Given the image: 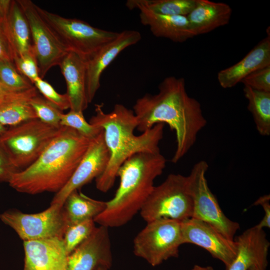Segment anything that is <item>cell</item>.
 I'll use <instances>...</instances> for the list:
<instances>
[{"label":"cell","instance_id":"ac0fdd59","mask_svg":"<svg viewBox=\"0 0 270 270\" xmlns=\"http://www.w3.org/2000/svg\"><path fill=\"white\" fill-rule=\"evenodd\" d=\"M234 240L236 254L227 270H248L252 266L266 270L270 243L263 229L255 226L245 230Z\"/></svg>","mask_w":270,"mask_h":270},{"label":"cell","instance_id":"9c48e42d","mask_svg":"<svg viewBox=\"0 0 270 270\" xmlns=\"http://www.w3.org/2000/svg\"><path fill=\"white\" fill-rule=\"evenodd\" d=\"M208 168L206 162L200 160L193 166L186 176L188 190L192 201V218L209 224L226 238L233 240L240 228V224L225 215L210 190L206 178Z\"/></svg>","mask_w":270,"mask_h":270},{"label":"cell","instance_id":"30bf717a","mask_svg":"<svg viewBox=\"0 0 270 270\" xmlns=\"http://www.w3.org/2000/svg\"><path fill=\"white\" fill-rule=\"evenodd\" d=\"M0 219L23 241L63 238L69 224L64 205L58 204H50L47 209L36 214L7 210L0 215Z\"/></svg>","mask_w":270,"mask_h":270},{"label":"cell","instance_id":"d590c367","mask_svg":"<svg viewBox=\"0 0 270 270\" xmlns=\"http://www.w3.org/2000/svg\"><path fill=\"white\" fill-rule=\"evenodd\" d=\"M17 172L18 170L0 144V182H8L13 174Z\"/></svg>","mask_w":270,"mask_h":270},{"label":"cell","instance_id":"1f68e13d","mask_svg":"<svg viewBox=\"0 0 270 270\" xmlns=\"http://www.w3.org/2000/svg\"><path fill=\"white\" fill-rule=\"evenodd\" d=\"M13 63L18 71L33 84L36 80L40 78L38 63L34 52L16 56Z\"/></svg>","mask_w":270,"mask_h":270},{"label":"cell","instance_id":"d6986e66","mask_svg":"<svg viewBox=\"0 0 270 270\" xmlns=\"http://www.w3.org/2000/svg\"><path fill=\"white\" fill-rule=\"evenodd\" d=\"M270 66V36L263 38L243 58L220 70L218 80L224 88L234 87L252 72Z\"/></svg>","mask_w":270,"mask_h":270},{"label":"cell","instance_id":"7402d4cb","mask_svg":"<svg viewBox=\"0 0 270 270\" xmlns=\"http://www.w3.org/2000/svg\"><path fill=\"white\" fill-rule=\"evenodd\" d=\"M4 22L16 56L32 52L29 25L17 0H12L8 14Z\"/></svg>","mask_w":270,"mask_h":270},{"label":"cell","instance_id":"83f0119b","mask_svg":"<svg viewBox=\"0 0 270 270\" xmlns=\"http://www.w3.org/2000/svg\"><path fill=\"white\" fill-rule=\"evenodd\" d=\"M29 104L38 120L57 128L61 127L60 122L64 113L50 102L37 94L29 100Z\"/></svg>","mask_w":270,"mask_h":270},{"label":"cell","instance_id":"b9f144b4","mask_svg":"<svg viewBox=\"0 0 270 270\" xmlns=\"http://www.w3.org/2000/svg\"><path fill=\"white\" fill-rule=\"evenodd\" d=\"M248 270H264L257 266H252Z\"/></svg>","mask_w":270,"mask_h":270},{"label":"cell","instance_id":"ba28073f","mask_svg":"<svg viewBox=\"0 0 270 270\" xmlns=\"http://www.w3.org/2000/svg\"><path fill=\"white\" fill-rule=\"evenodd\" d=\"M180 222L162 218L146 222L134 240V254L152 266L178 257L183 244Z\"/></svg>","mask_w":270,"mask_h":270},{"label":"cell","instance_id":"836d02e7","mask_svg":"<svg viewBox=\"0 0 270 270\" xmlns=\"http://www.w3.org/2000/svg\"><path fill=\"white\" fill-rule=\"evenodd\" d=\"M37 94L35 86L27 90L14 91L7 88L0 80V106L16 100H30Z\"/></svg>","mask_w":270,"mask_h":270},{"label":"cell","instance_id":"4fadbf2b","mask_svg":"<svg viewBox=\"0 0 270 270\" xmlns=\"http://www.w3.org/2000/svg\"><path fill=\"white\" fill-rule=\"evenodd\" d=\"M110 154L102 132L90 140L82 160L66 184L53 198L50 204L64 205L66 199L73 191L97 178L105 170Z\"/></svg>","mask_w":270,"mask_h":270},{"label":"cell","instance_id":"60d3db41","mask_svg":"<svg viewBox=\"0 0 270 270\" xmlns=\"http://www.w3.org/2000/svg\"><path fill=\"white\" fill-rule=\"evenodd\" d=\"M110 268L106 266H100L98 267L95 270H108Z\"/></svg>","mask_w":270,"mask_h":270},{"label":"cell","instance_id":"74e56055","mask_svg":"<svg viewBox=\"0 0 270 270\" xmlns=\"http://www.w3.org/2000/svg\"><path fill=\"white\" fill-rule=\"evenodd\" d=\"M12 0H0V20H5L8 14Z\"/></svg>","mask_w":270,"mask_h":270},{"label":"cell","instance_id":"277c9868","mask_svg":"<svg viewBox=\"0 0 270 270\" xmlns=\"http://www.w3.org/2000/svg\"><path fill=\"white\" fill-rule=\"evenodd\" d=\"M166 160L160 152H140L128 158L117 173L120 184L104 210L94 220L108 228L122 226L141 210L161 175Z\"/></svg>","mask_w":270,"mask_h":270},{"label":"cell","instance_id":"5b68a950","mask_svg":"<svg viewBox=\"0 0 270 270\" xmlns=\"http://www.w3.org/2000/svg\"><path fill=\"white\" fill-rule=\"evenodd\" d=\"M60 128L46 124L38 119L32 120L7 128L0 136V144L20 171L38 158Z\"/></svg>","mask_w":270,"mask_h":270},{"label":"cell","instance_id":"44dd1931","mask_svg":"<svg viewBox=\"0 0 270 270\" xmlns=\"http://www.w3.org/2000/svg\"><path fill=\"white\" fill-rule=\"evenodd\" d=\"M232 14V8L226 3L196 0L194 8L186 18L196 36L228 24Z\"/></svg>","mask_w":270,"mask_h":270},{"label":"cell","instance_id":"7c38bea8","mask_svg":"<svg viewBox=\"0 0 270 270\" xmlns=\"http://www.w3.org/2000/svg\"><path fill=\"white\" fill-rule=\"evenodd\" d=\"M180 225L183 244L204 248L222 261L226 270L229 268L237 252L234 240L228 239L209 224L193 218L181 221Z\"/></svg>","mask_w":270,"mask_h":270},{"label":"cell","instance_id":"ab89813d","mask_svg":"<svg viewBox=\"0 0 270 270\" xmlns=\"http://www.w3.org/2000/svg\"><path fill=\"white\" fill-rule=\"evenodd\" d=\"M6 127L0 124V136L6 130Z\"/></svg>","mask_w":270,"mask_h":270},{"label":"cell","instance_id":"ffe728a7","mask_svg":"<svg viewBox=\"0 0 270 270\" xmlns=\"http://www.w3.org/2000/svg\"><path fill=\"white\" fill-rule=\"evenodd\" d=\"M58 66L66 82L70 110L83 112L88 104L86 90V60L69 52Z\"/></svg>","mask_w":270,"mask_h":270},{"label":"cell","instance_id":"3957f363","mask_svg":"<svg viewBox=\"0 0 270 270\" xmlns=\"http://www.w3.org/2000/svg\"><path fill=\"white\" fill-rule=\"evenodd\" d=\"M90 140L72 128L61 126L38 158L28 168L13 174L8 183L22 193L56 194L72 176Z\"/></svg>","mask_w":270,"mask_h":270},{"label":"cell","instance_id":"8992f818","mask_svg":"<svg viewBox=\"0 0 270 270\" xmlns=\"http://www.w3.org/2000/svg\"><path fill=\"white\" fill-rule=\"evenodd\" d=\"M38 10L68 52L88 60L119 32L95 28L76 18H66L44 10Z\"/></svg>","mask_w":270,"mask_h":270},{"label":"cell","instance_id":"d4e9b609","mask_svg":"<svg viewBox=\"0 0 270 270\" xmlns=\"http://www.w3.org/2000/svg\"><path fill=\"white\" fill-rule=\"evenodd\" d=\"M30 100H16L0 106V124L12 127L38 119Z\"/></svg>","mask_w":270,"mask_h":270},{"label":"cell","instance_id":"7a4b0ae2","mask_svg":"<svg viewBox=\"0 0 270 270\" xmlns=\"http://www.w3.org/2000/svg\"><path fill=\"white\" fill-rule=\"evenodd\" d=\"M94 110L89 122L102 130L110 154L105 170L96 178V186L106 192L114 186L118 169L128 158L140 152H160L159 144L163 138L164 124H156L137 136L134 131L138 122L133 110L119 104L110 112H104L102 104H96Z\"/></svg>","mask_w":270,"mask_h":270},{"label":"cell","instance_id":"cb8c5ba5","mask_svg":"<svg viewBox=\"0 0 270 270\" xmlns=\"http://www.w3.org/2000/svg\"><path fill=\"white\" fill-rule=\"evenodd\" d=\"M243 91L258 132L262 136H270V92L257 90L244 86Z\"/></svg>","mask_w":270,"mask_h":270},{"label":"cell","instance_id":"d6a6232c","mask_svg":"<svg viewBox=\"0 0 270 270\" xmlns=\"http://www.w3.org/2000/svg\"><path fill=\"white\" fill-rule=\"evenodd\" d=\"M240 82L257 90L270 92V66L252 72Z\"/></svg>","mask_w":270,"mask_h":270},{"label":"cell","instance_id":"e0dca14e","mask_svg":"<svg viewBox=\"0 0 270 270\" xmlns=\"http://www.w3.org/2000/svg\"><path fill=\"white\" fill-rule=\"evenodd\" d=\"M126 6L140 11L141 23L148 26L156 37L164 38L174 42H184L194 36L186 16H169L155 13L146 8L137 0H128Z\"/></svg>","mask_w":270,"mask_h":270},{"label":"cell","instance_id":"6da1fadb","mask_svg":"<svg viewBox=\"0 0 270 270\" xmlns=\"http://www.w3.org/2000/svg\"><path fill=\"white\" fill-rule=\"evenodd\" d=\"M133 111L136 129L142 132L158 124H166L174 131L176 146L172 158L174 164L190 150L207 123L200 103L187 94L182 78H166L156 94H146L136 100Z\"/></svg>","mask_w":270,"mask_h":270},{"label":"cell","instance_id":"9a60e30c","mask_svg":"<svg viewBox=\"0 0 270 270\" xmlns=\"http://www.w3.org/2000/svg\"><path fill=\"white\" fill-rule=\"evenodd\" d=\"M112 264L108 228L100 226L68 255L66 270H95L102 266L110 268Z\"/></svg>","mask_w":270,"mask_h":270},{"label":"cell","instance_id":"f35d334b","mask_svg":"<svg viewBox=\"0 0 270 270\" xmlns=\"http://www.w3.org/2000/svg\"><path fill=\"white\" fill-rule=\"evenodd\" d=\"M191 270H214L212 266H202L199 265H194Z\"/></svg>","mask_w":270,"mask_h":270},{"label":"cell","instance_id":"603a6c76","mask_svg":"<svg viewBox=\"0 0 270 270\" xmlns=\"http://www.w3.org/2000/svg\"><path fill=\"white\" fill-rule=\"evenodd\" d=\"M106 206V202L93 199L78 190L71 192L64 204L69 224L94 220Z\"/></svg>","mask_w":270,"mask_h":270},{"label":"cell","instance_id":"8fae6325","mask_svg":"<svg viewBox=\"0 0 270 270\" xmlns=\"http://www.w3.org/2000/svg\"><path fill=\"white\" fill-rule=\"evenodd\" d=\"M17 1L29 25L40 77L43 79L52 67L59 65L68 52L42 18L37 5L30 0Z\"/></svg>","mask_w":270,"mask_h":270},{"label":"cell","instance_id":"2e32d148","mask_svg":"<svg viewBox=\"0 0 270 270\" xmlns=\"http://www.w3.org/2000/svg\"><path fill=\"white\" fill-rule=\"evenodd\" d=\"M23 242L24 270H66L69 254L63 238Z\"/></svg>","mask_w":270,"mask_h":270},{"label":"cell","instance_id":"e575fe53","mask_svg":"<svg viewBox=\"0 0 270 270\" xmlns=\"http://www.w3.org/2000/svg\"><path fill=\"white\" fill-rule=\"evenodd\" d=\"M16 56L14 51L8 38L5 23L0 20V61L13 62Z\"/></svg>","mask_w":270,"mask_h":270},{"label":"cell","instance_id":"484cf974","mask_svg":"<svg viewBox=\"0 0 270 270\" xmlns=\"http://www.w3.org/2000/svg\"><path fill=\"white\" fill-rule=\"evenodd\" d=\"M142 6L158 14L186 16L194 8L196 0H137Z\"/></svg>","mask_w":270,"mask_h":270},{"label":"cell","instance_id":"4dcf8cb0","mask_svg":"<svg viewBox=\"0 0 270 270\" xmlns=\"http://www.w3.org/2000/svg\"><path fill=\"white\" fill-rule=\"evenodd\" d=\"M34 85L44 98L61 110L70 109V102L66 94L58 93L50 84L40 77L36 80Z\"/></svg>","mask_w":270,"mask_h":270},{"label":"cell","instance_id":"4316f807","mask_svg":"<svg viewBox=\"0 0 270 270\" xmlns=\"http://www.w3.org/2000/svg\"><path fill=\"white\" fill-rule=\"evenodd\" d=\"M96 227L92 219L68 224L63 236L68 254L90 236Z\"/></svg>","mask_w":270,"mask_h":270},{"label":"cell","instance_id":"52a82bcc","mask_svg":"<svg viewBox=\"0 0 270 270\" xmlns=\"http://www.w3.org/2000/svg\"><path fill=\"white\" fill-rule=\"evenodd\" d=\"M146 222L162 218L180 221L192 215V201L188 190L187 176L171 174L154 186L140 211Z\"/></svg>","mask_w":270,"mask_h":270},{"label":"cell","instance_id":"8d00e7d4","mask_svg":"<svg viewBox=\"0 0 270 270\" xmlns=\"http://www.w3.org/2000/svg\"><path fill=\"white\" fill-rule=\"evenodd\" d=\"M270 196L264 195L260 197L253 204L254 206L260 205L264 210V216L261 221L256 226L260 228H270Z\"/></svg>","mask_w":270,"mask_h":270},{"label":"cell","instance_id":"f546056e","mask_svg":"<svg viewBox=\"0 0 270 270\" xmlns=\"http://www.w3.org/2000/svg\"><path fill=\"white\" fill-rule=\"evenodd\" d=\"M60 125L61 126L72 128L90 140L96 137L102 130L101 128L88 122L84 116L83 112L72 110L62 114Z\"/></svg>","mask_w":270,"mask_h":270},{"label":"cell","instance_id":"f1b7e54d","mask_svg":"<svg viewBox=\"0 0 270 270\" xmlns=\"http://www.w3.org/2000/svg\"><path fill=\"white\" fill-rule=\"evenodd\" d=\"M0 80L7 88L14 91L27 90L34 86L10 60L0 61Z\"/></svg>","mask_w":270,"mask_h":270},{"label":"cell","instance_id":"5bb4252c","mask_svg":"<svg viewBox=\"0 0 270 270\" xmlns=\"http://www.w3.org/2000/svg\"><path fill=\"white\" fill-rule=\"evenodd\" d=\"M135 30H124L92 56L86 60V90L88 103L92 102L100 87V76L119 54L126 48L136 44L141 39Z\"/></svg>","mask_w":270,"mask_h":270}]
</instances>
